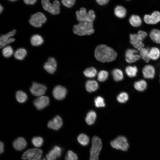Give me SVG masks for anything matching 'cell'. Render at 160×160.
Listing matches in <instances>:
<instances>
[{
    "label": "cell",
    "mask_w": 160,
    "mask_h": 160,
    "mask_svg": "<svg viewBox=\"0 0 160 160\" xmlns=\"http://www.w3.org/2000/svg\"><path fill=\"white\" fill-rule=\"evenodd\" d=\"M129 22L131 26L137 28L142 25V20L138 15H133L130 17L129 19Z\"/></svg>",
    "instance_id": "cell-23"
},
{
    "label": "cell",
    "mask_w": 160,
    "mask_h": 160,
    "mask_svg": "<svg viewBox=\"0 0 160 160\" xmlns=\"http://www.w3.org/2000/svg\"><path fill=\"white\" fill-rule=\"evenodd\" d=\"M74 33L79 36L90 35L94 32L92 22H79L77 24L74 25L73 28Z\"/></svg>",
    "instance_id": "cell-2"
},
{
    "label": "cell",
    "mask_w": 160,
    "mask_h": 160,
    "mask_svg": "<svg viewBox=\"0 0 160 160\" xmlns=\"http://www.w3.org/2000/svg\"><path fill=\"white\" fill-rule=\"evenodd\" d=\"M116 52L106 45L101 44L97 46L95 50V57L101 62H109L115 60L117 57Z\"/></svg>",
    "instance_id": "cell-1"
},
{
    "label": "cell",
    "mask_w": 160,
    "mask_h": 160,
    "mask_svg": "<svg viewBox=\"0 0 160 160\" xmlns=\"http://www.w3.org/2000/svg\"><path fill=\"white\" fill-rule=\"evenodd\" d=\"M4 146L3 143L1 141L0 143V153H2L4 151Z\"/></svg>",
    "instance_id": "cell-46"
},
{
    "label": "cell",
    "mask_w": 160,
    "mask_h": 160,
    "mask_svg": "<svg viewBox=\"0 0 160 160\" xmlns=\"http://www.w3.org/2000/svg\"><path fill=\"white\" fill-rule=\"evenodd\" d=\"M143 77L147 79H152L155 74V69L152 65L148 64L145 65L142 69Z\"/></svg>",
    "instance_id": "cell-16"
},
{
    "label": "cell",
    "mask_w": 160,
    "mask_h": 160,
    "mask_svg": "<svg viewBox=\"0 0 160 160\" xmlns=\"http://www.w3.org/2000/svg\"><path fill=\"white\" fill-rule=\"evenodd\" d=\"M144 22L148 25H154L160 21V12L158 11H155L151 15L146 14L143 17Z\"/></svg>",
    "instance_id": "cell-11"
},
{
    "label": "cell",
    "mask_w": 160,
    "mask_h": 160,
    "mask_svg": "<svg viewBox=\"0 0 160 160\" xmlns=\"http://www.w3.org/2000/svg\"><path fill=\"white\" fill-rule=\"evenodd\" d=\"M62 125L63 121L61 118L59 116H57L48 121L47 126L49 128L57 130L61 127Z\"/></svg>",
    "instance_id": "cell-18"
},
{
    "label": "cell",
    "mask_w": 160,
    "mask_h": 160,
    "mask_svg": "<svg viewBox=\"0 0 160 160\" xmlns=\"http://www.w3.org/2000/svg\"><path fill=\"white\" fill-rule=\"evenodd\" d=\"M49 103V98L44 95L38 97L34 100L33 102L34 105L39 110L44 108L47 106Z\"/></svg>",
    "instance_id": "cell-14"
},
{
    "label": "cell",
    "mask_w": 160,
    "mask_h": 160,
    "mask_svg": "<svg viewBox=\"0 0 160 160\" xmlns=\"http://www.w3.org/2000/svg\"><path fill=\"white\" fill-rule=\"evenodd\" d=\"M79 143L83 146L87 145L89 143V137L84 134H81L77 137Z\"/></svg>",
    "instance_id": "cell-32"
},
{
    "label": "cell",
    "mask_w": 160,
    "mask_h": 160,
    "mask_svg": "<svg viewBox=\"0 0 160 160\" xmlns=\"http://www.w3.org/2000/svg\"><path fill=\"white\" fill-rule=\"evenodd\" d=\"M129 95L125 92H122L119 93L117 97V100L118 102L121 103H124L128 101Z\"/></svg>",
    "instance_id": "cell-37"
},
{
    "label": "cell",
    "mask_w": 160,
    "mask_h": 160,
    "mask_svg": "<svg viewBox=\"0 0 160 160\" xmlns=\"http://www.w3.org/2000/svg\"><path fill=\"white\" fill-rule=\"evenodd\" d=\"M13 146L17 150L21 151L24 149L27 145V143L23 137H19L13 142Z\"/></svg>",
    "instance_id": "cell-20"
},
{
    "label": "cell",
    "mask_w": 160,
    "mask_h": 160,
    "mask_svg": "<svg viewBox=\"0 0 160 160\" xmlns=\"http://www.w3.org/2000/svg\"><path fill=\"white\" fill-rule=\"evenodd\" d=\"M25 3L27 4H33L37 0H23Z\"/></svg>",
    "instance_id": "cell-45"
},
{
    "label": "cell",
    "mask_w": 160,
    "mask_h": 160,
    "mask_svg": "<svg viewBox=\"0 0 160 160\" xmlns=\"http://www.w3.org/2000/svg\"><path fill=\"white\" fill-rule=\"evenodd\" d=\"M42 160H47L45 158H44Z\"/></svg>",
    "instance_id": "cell-49"
},
{
    "label": "cell",
    "mask_w": 160,
    "mask_h": 160,
    "mask_svg": "<svg viewBox=\"0 0 160 160\" xmlns=\"http://www.w3.org/2000/svg\"><path fill=\"white\" fill-rule=\"evenodd\" d=\"M98 84L97 82L94 80L87 81L86 84V88L87 90L89 92L96 91L98 88Z\"/></svg>",
    "instance_id": "cell-27"
},
{
    "label": "cell",
    "mask_w": 160,
    "mask_h": 160,
    "mask_svg": "<svg viewBox=\"0 0 160 160\" xmlns=\"http://www.w3.org/2000/svg\"><path fill=\"white\" fill-rule=\"evenodd\" d=\"M114 14L118 18H122L124 17L126 15V10L123 7L117 6L114 9Z\"/></svg>",
    "instance_id": "cell-29"
},
{
    "label": "cell",
    "mask_w": 160,
    "mask_h": 160,
    "mask_svg": "<svg viewBox=\"0 0 160 160\" xmlns=\"http://www.w3.org/2000/svg\"><path fill=\"white\" fill-rule=\"evenodd\" d=\"M8 0L9 1H16L17 0Z\"/></svg>",
    "instance_id": "cell-48"
},
{
    "label": "cell",
    "mask_w": 160,
    "mask_h": 160,
    "mask_svg": "<svg viewBox=\"0 0 160 160\" xmlns=\"http://www.w3.org/2000/svg\"><path fill=\"white\" fill-rule=\"evenodd\" d=\"M110 144L113 148L123 151H127L129 147L127 138L123 136H119L112 140Z\"/></svg>",
    "instance_id": "cell-5"
},
{
    "label": "cell",
    "mask_w": 160,
    "mask_h": 160,
    "mask_svg": "<svg viewBox=\"0 0 160 160\" xmlns=\"http://www.w3.org/2000/svg\"><path fill=\"white\" fill-rule=\"evenodd\" d=\"M101 139L98 136H94L92 140V146L90 151L89 160H98L99 156L102 149Z\"/></svg>",
    "instance_id": "cell-3"
},
{
    "label": "cell",
    "mask_w": 160,
    "mask_h": 160,
    "mask_svg": "<svg viewBox=\"0 0 160 160\" xmlns=\"http://www.w3.org/2000/svg\"><path fill=\"white\" fill-rule=\"evenodd\" d=\"M77 20L80 22H92L95 17V12L92 10H89L87 12L85 8L82 7L80 10L76 12Z\"/></svg>",
    "instance_id": "cell-4"
},
{
    "label": "cell",
    "mask_w": 160,
    "mask_h": 160,
    "mask_svg": "<svg viewBox=\"0 0 160 160\" xmlns=\"http://www.w3.org/2000/svg\"><path fill=\"white\" fill-rule=\"evenodd\" d=\"M130 44L134 48L140 51L145 46L144 43L139 38L137 33H130L129 35Z\"/></svg>",
    "instance_id": "cell-12"
},
{
    "label": "cell",
    "mask_w": 160,
    "mask_h": 160,
    "mask_svg": "<svg viewBox=\"0 0 160 160\" xmlns=\"http://www.w3.org/2000/svg\"><path fill=\"white\" fill-rule=\"evenodd\" d=\"M3 10V7L2 6L0 5V13H1L2 12V11Z\"/></svg>",
    "instance_id": "cell-47"
},
{
    "label": "cell",
    "mask_w": 160,
    "mask_h": 160,
    "mask_svg": "<svg viewBox=\"0 0 160 160\" xmlns=\"http://www.w3.org/2000/svg\"><path fill=\"white\" fill-rule=\"evenodd\" d=\"M31 44L34 46H38L41 45L44 41L43 38L38 34H35L32 36L31 38Z\"/></svg>",
    "instance_id": "cell-26"
},
{
    "label": "cell",
    "mask_w": 160,
    "mask_h": 160,
    "mask_svg": "<svg viewBox=\"0 0 160 160\" xmlns=\"http://www.w3.org/2000/svg\"><path fill=\"white\" fill-rule=\"evenodd\" d=\"M61 148L59 146H56L46 155V157L47 160H55L61 156Z\"/></svg>",
    "instance_id": "cell-19"
},
{
    "label": "cell",
    "mask_w": 160,
    "mask_h": 160,
    "mask_svg": "<svg viewBox=\"0 0 160 160\" xmlns=\"http://www.w3.org/2000/svg\"><path fill=\"white\" fill-rule=\"evenodd\" d=\"M27 54L26 50L23 48L18 49L15 51L14 56L15 58L19 60H23Z\"/></svg>",
    "instance_id": "cell-30"
},
{
    "label": "cell",
    "mask_w": 160,
    "mask_h": 160,
    "mask_svg": "<svg viewBox=\"0 0 160 160\" xmlns=\"http://www.w3.org/2000/svg\"><path fill=\"white\" fill-rule=\"evenodd\" d=\"M136 33L139 39L143 42L147 38L148 35L146 31L142 30H138Z\"/></svg>",
    "instance_id": "cell-42"
},
{
    "label": "cell",
    "mask_w": 160,
    "mask_h": 160,
    "mask_svg": "<svg viewBox=\"0 0 160 160\" xmlns=\"http://www.w3.org/2000/svg\"><path fill=\"white\" fill-rule=\"evenodd\" d=\"M50 0H41V3L43 8L46 11L53 15L58 14L60 12V3L57 0L54 1L52 4Z\"/></svg>",
    "instance_id": "cell-6"
},
{
    "label": "cell",
    "mask_w": 160,
    "mask_h": 160,
    "mask_svg": "<svg viewBox=\"0 0 160 160\" xmlns=\"http://www.w3.org/2000/svg\"><path fill=\"white\" fill-rule=\"evenodd\" d=\"M149 55L151 60L156 61L160 57V49L157 47H152L149 49Z\"/></svg>",
    "instance_id": "cell-24"
},
{
    "label": "cell",
    "mask_w": 160,
    "mask_h": 160,
    "mask_svg": "<svg viewBox=\"0 0 160 160\" xmlns=\"http://www.w3.org/2000/svg\"><path fill=\"white\" fill-rule=\"evenodd\" d=\"M57 63L56 60L53 57H49L44 65V69L48 73L52 74L56 71Z\"/></svg>",
    "instance_id": "cell-17"
},
{
    "label": "cell",
    "mask_w": 160,
    "mask_h": 160,
    "mask_svg": "<svg viewBox=\"0 0 160 160\" xmlns=\"http://www.w3.org/2000/svg\"><path fill=\"white\" fill-rule=\"evenodd\" d=\"M62 4L67 7H71L74 4L75 0H61Z\"/></svg>",
    "instance_id": "cell-43"
},
{
    "label": "cell",
    "mask_w": 160,
    "mask_h": 160,
    "mask_svg": "<svg viewBox=\"0 0 160 160\" xmlns=\"http://www.w3.org/2000/svg\"><path fill=\"white\" fill-rule=\"evenodd\" d=\"M150 48L148 47H144L139 51V53L141 59L146 63H149L151 60L149 55V51Z\"/></svg>",
    "instance_id": "cell-22"
},
{
    "label": "cell",
    "mask_w": 160,
    "mask_h": 160,
    "mask_svg": "<svg viewBox=\"0 0 160 160\" xmlns=\"http://www.w3.org/2000/svg\"><path fill=\"white\" fill-rule=\"evenodd\" d=\"M125 56L126 62L130 64L135 63L141 59L139 51L134 48L126 49Z\"/></svg>",
    "instance_id": "cell-8"
},
{
    "label": "cell",
    "mask_w": 160,
    "mask_h": 160,
    "mask_svg": "<svg viewBox=\"0 0 160 160\" xmlns=\"http://www.w3.org/2000/svg\"><path fill=\"white\" fill-rule=\"evenodd\" d=\"M42 153V150L40 149H30L24 153L22 158L24 160H40Z\"/></svg>",
    "instance_id": "cell-7"
},
{
    "label": "cell",
    "mask_w": 160,
    "mask_h": 160,
    "mask_svg": "<svg viewBox=\"0 0 160 160\" xmlns=\"http://www.w3.org/2000/svg\"><path fill=\"white\" fill-rule=\"evenodd\" d=\"M149 37L155 44H160V29L156 28L152 29L149 33Z\"/></svg>",
    "instance_id": "cell-21"
},
{
    "label": "cell",
    "mask_w": 160,
    "mask_h": 160,
    "mask_svg": "<svg viewBox=\"0 0 160 160\" xmlns=\"http://www.w3.org/2000/svg\"><path fill=\"white\" fill-rule=\"evenodd\" d=\"M138 71V68L135 65H128L125 69L126 74L128 76L131 78L135 77Z\"/></svg>",
    "instance_id": "cell-25"
},
{
    "label": "cell",
    "mask_w": 160,
    "mask_h": 160,
    "mask_svg": "<svg viewBox=\"0 0 160 160\" xmlns=\"http://www.w3.org/2000/svg\"></svg>",
    "instance_id": "cell-50"
},
{
    "label": "cell",
    "mask_w": 160,
    "mask_h": 160,
    "mask_svg": "<svg viewBox=\"0 0 160 160\" xmlns=\"http://www.w3.org/2000/svg\"><path fill=\"white\" fill-rule=\"evenodd\" d=\"M2 53L4 57L9 58L10 57L13 53V49L10 46H5L2 50Z\"/></svg>",
    "instance_id": "cell-36"
},
{
    "label": "cell",
    "mask_w": 160,
    "mask_h": 160,
    "mask_svg": "<svg viewBox=\"0 0 160 160\" xmlns=\"http://www.w3.org/2000/svg\"><path fill=\"white\" fill-rule=\"evenodd\" d=\"M47 90L44 85L33 82L30 88V91L33 95L38 97L44 95Z\"/></svg>",
    "instance_id": "cell-10"
},
{
    "label": "cell",
    "mask_w": 160,
    "mask_h": 160,
    "mask_svg": "<svg viewBox=\"0 0 160 160\" xmlns=\"http://www.w3.org/2000/svg\"><path fill=\"white\" fill-rule=\"evenodd\" d=\"M95 106L98 108L104 107L105 106L103 98L100 96L97 97L95 100Z\"/></svg>",
    "instance_id": "cell-41"
},
{
    "label": "cell",
    "mask_w": 160,
    "mask_h": 160,
    "mask_svg": "<svg viewBox=\"0 0 160 160\" xmlns=\"http://www.w3.org/2000/svg\"><path fill=\"white\" fill-rule=\"evenodd\" d=\"M33 145L36 147H40L43 145V140L40 137H35L31 140Z\"/></svg>",
    "instance_id": "cell-38"
},
{
    "label": "cell",
    "mask_w": 160,
    "mask_h": 160,
    "mask_svg": "<svg viewBox=\"0 0 160 160\" xmlns=\"http://www.w3.org/2000/svg\"><path fill=\"white\" fill-rule=\"evenodd\" d=\"M15 97L17 101L21 103L25 102L28 98L26 93L21 90L18 91L16 92Z\"/></svg>",
    "instance_id": "cell-33"
},
{
    "label": "cell",
    "mask_w": 160,
    "mask_h": 160,
    "mask_svg": "<svg viewBox=\"0 0 160 160\" xmlns=\"http://www.w3.org/2000/svg\"><path fill=\"white\" fill-rule=\"evenodd\" d=\"M46 20L47 18L42 13L38 12L31 16L29 22L30 24L34 27H40L46 22Z\"/></svg>",
    "instance_id": "cell-9"
},
{
    "label": "cell",
    "mask_w": 160,
    "mask_h": 160,
    "mask_svg": "<svg viewBox=\"0 0 160 160\" xmlns=\"http://www.w3.org/2000/svg\"><path fill=\"white\" fill-rule=\"evenodd\" d=\"M67 93L66 89L61 85L55 86L52 90V95L56 100H60L63 99Z\"/></svg>",
    "instance_id": "cell-15"
},
{
    "label": "cell",
    "mask_w": 160,
    "mask_h": 160,
    "mask_svg": "<svg viewBox=\"0 0 160 160\" xmlns=\"http://www.w3.org/2000/svg\"><path fill=\"white\" fill-rule=\"evenodd\" d=\"M108 74L107 71L102 70L99 72L97 75V79L100 81H105L108 77Z\"/></svg>",
    "instance_id": "cell-39"
},
{
    "label": "cell",
    "mask_w": 160,
    "mask_h": 160,
    "mask_svg": "<svg viewBox=\"0 0 160 160\" xmlns=\"http://www.w3.org/2000/svg\"><path fill=\"white\" fill-rule=\"evenodd\" d=\"M65 160H78V158L77 155L74 152L69 150L65 157Z\"/></svg>",
    "instance_id": "cell-40"
},
{
    "label": "cell",
    "mask_w": 160,
    "mask_h": 160,
    "mask_svg": "<svg viewBox=\"0 0 160 160\" xmlns=\"http://www.w3.org/2000/svg\"><path fill=\"white\" fill-rule=\"evenodd\" d=\"M96 117V113L94 111H90L87 114L85 119L86 121L89 125L92 124L94 123Z\"/></svg>",
    "instance_id": "cell-34"
},
{
    "label": "cell",
    "mask_w": 160,
    "mask_h": 160,
    "mask_svg": "<svg viewBox=\"0 0 160 160\" xmlns=\"http://www.w3.org/2000/svg\"><path fill=\"white\" fill-rule=\"evenodd\" d=\"M134 87L137 90L142 92L146 89L147 83L145 80H140L135 82L134 84Z\"/></svg>",
    "instance_id": "cell-28"
},
{
    "label": "cell",
    "mask_w": 160,
    "mask_h": 160,
    "mask_svg": "<svg viewBox=\"0 0 160 160\" xmlns=\"http://www.w3.org/2000/svg\"><path fill=\"white\" fill-rule=\"evenodd\" d=\"M109 0H96L97 2L99 4L103 5L107 4Z\"/></svg>",
    "instance_id": "cell-44"
},
{
    "label": "cell",
    "mask_w": 160,
    "mask_h": 160,
    "mask_svg": "<svg viewBox=\"0 0 160 160\" xmlns=\"http://www.w3.org/2000/svg\"><path fill=\"white\" fill-rule=\"evenodd\" d=\"M112 74L114 80L116 81L122 80L124 78V74L122 70L119 68H115L112 71Z\"/></svg>",
    "instance_id": "cell-31"
},
{
    "label": "cell",
    "mask_w": 160,
    "mask_h": 160,
    "mask_svg": "<svg viewBox=\"0 0 160 160\" xmlns=\"http://www.w3.org/2000/svg\"><path fill=\"white\" fill-rule=\"evenodd\" d=\"M97 71L93 67H90L86 68L84 72V75L88 78H93L96 75Z\"/></svg>",
    "instance_id": "cell-35"
},
{
    "label": "cell",
    "mask_w": 160,
    "mask_h": 160,
    "mask_svg": "<svg viewBox=\"0 0 160 160\" xmlns=\"http://www.w3.org/2000/svg\"><path fill=\"white\" fill-rule=\"evenodd\" d=\"M16 32L15 30L8 32L5 35H1L0 37V47L1 48L7 44L14 42L15 39L12 37L14 36Z\"/></svg>",
    "instance_id": "cell-13"
}]
</instances>
